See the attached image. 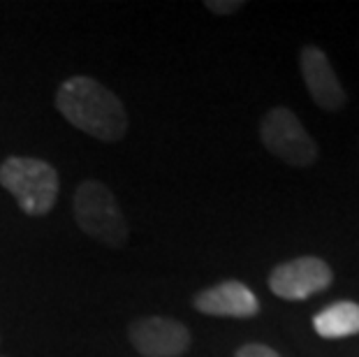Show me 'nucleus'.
<instances>
[{
  "mask_svg": "<svg viewBox=\"0 0 359 357\" xmlns=\"http://www.w3.org/2000/svg\"><path fill=\"white\" fill-rule=\"evenodd\" d=\"M313 328L325 339H343L359 334V304L336 302L313 318Z\"/></svg>",
  "mask_w": 359,
  "mask_h": 357,
  "instance_id": "nucleus-9",
  "label": "nucleus"
},
{
  "mask_svg": "<svg viewBox=\"0 0 359 357\" xmlns=\"http://www.w3.org/2000/svg\"><path fill=\"white\" fill-rule=\"evenodd\" d=\"M236 357H280L276 351H271L269 346L262 344H246L236 351Z\"/></svg>",
  "mask_w": 359,
  "mask_h": 357,
  "instance_id": "nucleus-10",
  "label": "nucleus"
},
{
  "mask_svg": "<svg viewBox=\"0 0 359 357\" xmlns=\"http://www.w3.org/2000/svg\"><path fill=\"white\" fill-rule=\"evenodd\" d=\"M0 186L14 195L28 216L49 214L58 197V174L40 158L12 156L0 165Z\"/></svg>",
  "mask_w": 359,
  "mask_h": 357,
  "instance_id": "nucleus-2",
  "label": "nucleus"
},
{
  "mask_svg": "<svg viewBox=\"0 0 359 357\" xmlns=\"http://www.w3.org/2000/svg\"><path fill=\"white\" fill-rule=\"evenodd\" d=\"M195 309L206 316L223 318H250L259 311L255 292L239 281H225L200 292L195 297Z\"/></svg>",
  "mask_w": 359,
  "mask_h": 357,
  "instance_id": "nucleus-8",
  "label": "nucleus"
},
{
  "mask_svg": "<svg viewBox=\"0 0 359 357\" xmlns=\"http://www.w3.org/2000/svg\"><path fill=\"white\" fill-rule=\"evenodd\" d=\"M332 278L334 274L330 264L320 260V257L306 255L278 264L269 276V288L280 299L299 302L330 288Z\"/></svg>",
  "mask_w": 359,
  "mask_h": 357,
  "instance_id": "nucleus-5",
  "label": "nucleus"
},
{
  "mask_svg": "<svg viewBox=\"0 0 359 357\" xmlns=\"http://www.w3.org/2000/svg\"><path fill=\"white\" fill-rule=\"evenodd\" d=\"M56 107L67 123L102 142H118L128 133V114L123 102L90 77L63 81L56 93Z\"/></svg>",
  "mask_w": 359,
  "mask_h": 357,
  "instance_id": "nucleus-1",
  "label": "nucleus"
},
{
  "mask_svg": "<svg viewBox=\"0 0 359 357\" xmlns=\"http://www.w3.org/2000/svg\"><path fill=\"white\" fill-rule=\"evenodd\" d=\"M243 3L241 0H227V3H218V0H209L206 3V7L213 12V14H232V12H236L239 10Z\"/></svg>",
  "mask_w": 359,
  "mask_h": 357,
  "instance_id": "nucleus-11",
  "label": "nucleus"
},
{
  "mask_svg": "<svg viewBox=\"0 0 359 357\" xmlns=\"http://www.w3.org/2000/svg\"><path fill=\"white\" fill-rule=\"evenodd\" d=\"M262 144L283 163L294 167H309L316 163L318 147L302 126V121L285 107L271 109L259 126Z\"/></svg>",
  "mask_w": 359,
  "mask_h": 357,
  "instance_id": "nucleus-4",
  "label": "nucleus"
},
{
  "mask_svg": "<svg viewBox=\"0 0 359 357\" xmlns=\"http://www.w3.org/2000/svg\"><path fill=\"white\" fill-rule=\"evenodd\" d=\"M302 74L306 81V88L318 107L327 112H339L346 107V90H343L339 77H336L330 58L325 56L323 49L318 47H304L299 56Z\"/></svg>",
  "mask_w": 359,
  "mask_h": 357,
  "instance_id": "nucleus-7",
  "label": "nucleus"
},
{
  "mask_svg": "<svg viewBox=\"0 0 359 357\" xmlns=\"http://www.w3.org/2000/svg\"><path fill=\"white\" fill-rule=\"evenodd\" d=\"M74 218L88 237L107 246H123L128 225L116 197L100 181H83L74 193Z\"/></svg>",
  "mask_w": 359,
  "mask_h": 357,
  "instance_id": "nucleus-3",
  "label": "nucleus"
},
{
  "mask_svg": "<svg viewBox=\"0 0 359 357\" xmlns=\"http://www.w3.org/2000/svg\"><path fill=\"white\" fill-rule=\"evenodd\" d=\"M130 341L144 357H181L190 348V332L172 318H140L130 328Z\"/></svg>",
  "mask_w": 359,
  "mask_h": 357,
  "instance_id": "nucleus-6",
  "label": "nucleus"
}]
</instances>
